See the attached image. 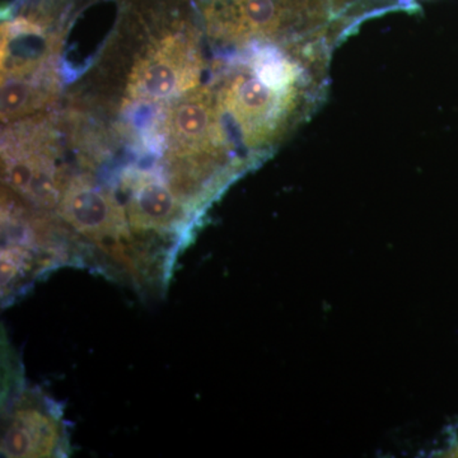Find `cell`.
Here are the masks:
<instances>
[{
	"instance_id": "cell-1",
	"label": "cell",
	"mask_w": 458,
	"mask_h": 458,
	"mask_svg": "<svg viewBox=\"0 0 458 458\" xmlns=\"http://www.w3.org/2000/svg\"><path fill=\"white\" fill-rule=\"evenodd\" d=\"M200 66L197 54L183 38L159 42L132 71L129 95L144 101H164L197 86Z\"/></svg>"
},
{
	"instance_id": "cell-2",
	"label": "cell",
	"mask_w": 458,
	"mask_h": 458,
	"mask_svg": "<svg viewBox=\"0 0 458 458\" xmlns=\"http://www.w3.org/2000/svg\"><path fill=\"white\" fill-rule=\"evenodd\" d=\"M218 120L212 99L205 90L183 96L168 111L165 131L176 156L208 152L218 135Z\"/></svg>"
},
{
	"instance_id": "cell-5",
	"label": "cell",
	"mask_w": 458,
	"mask_h": 458,
	"mask_svg": "<svg viewBox=\"0 0 458 458\" xmlns=\"http://www.w3.org/2000/svg\"><path fill=\"white\" fill-rule=\"evenodd\" d=\"M282 89L259 73L241 74L225 90V105L245 135H250L276 113Z\"/></svg>"
},
{
	"instance_id": "cell-6",
	"label": "cell",
	"mask_w": 458,
	"mask_h": 458,
	"mask_svg": "<svg viewBox=\"0 0 458 458\" xmlns=\"http://www.w3.org/2000/svg\"><path fill=\"white\" fill-rule=\"evenodd\" d=\"M51 75L42 68L31 74L2 77V122H17L53 102L56 82Z\"/></svg>"
},
{
	"instance_id": "cell-8",
	"label": "cell",
	"mask_w": 458,
	"mask_h": 458,
	"mask_svg": "<svg viewBox=\"0 0 458 458\" xmlns=\"http://www.w3.org/2000/svg\"><path fill=\"white\" fill-rule=\"evenodd\" d=\"M241 20L252 32L271 33L279 25L280 8L276 0H238Z\"/></svg>"
},
{
	"instance_id": "cell-7",
	"label": "cell",
	"mask_w": 458,
	"mask_h": 458,
	"mask_svg": "<svg viewBox=\"0 0 458 458\" xmlns=\"http://www.w3.org/2000/svg\"><path fill=\"white\" fill-rule=\"evenodd\" d=\"M179 212L180 204L174 192L156 180L140 181L128 204L129 222L137 231L170 227Z\"/></svg>"
},
{
	"instance_id": "cell-3",
	"label": "cell",
	"mask_w": 458,
	"mask_h": 458,
	"mask_svg": "<svg viewBox=\"0 0 458 458\" xmlns=\"http://www.w3.org/2000/svg\"><path fill=\"white\" fill-rule=\"evenodd\" d=\"M60 212L87 237H113L123 227V212L113 197L87 181L74 180L63 195Z\"/></svg>"
},
{
	"instance_id": "cell-4",
	"label": "cell",
	"mask_w": 458,
	"mask_h": 458,
	"mask_svg": "<svg viewBox=\"0 0 458 458\" xmlns=\"http://www.w3.org/2000/svg\"><path fill=\"white\" fill-rule=\"evenodd\" d=\"M56 41L29 21L2 27V77L35 73L45 68Z\"/></svg>"
}]
</instances>
